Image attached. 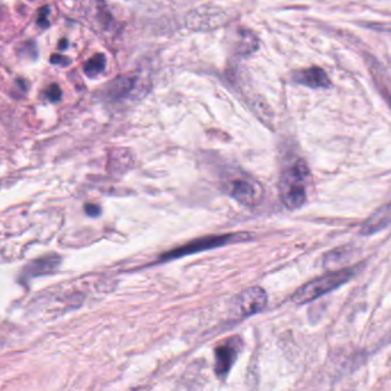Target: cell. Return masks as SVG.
Wrapping results in <instances>:
<instances>
[{"mask_svg":"<svg viewBox=\"0 0 391 391\" xmlns=\"http://www.w3.org/2000/svg\"><path fill=\"white\" fill-rule=\"evenodd\" d=\"M310 170L303 160H296L285 169L280 178V198L287 209L295 210L307 202Z\"/></svg>","mask_w":391,"mask_h":391,"instance_id":"6da1fadb","label":"cell"},{"mask_svg":"<svg viewBox=\"0 0 391 391\" xmlns=\"http://www.w3.org/2000/svg\"><path fill=\"white\" fill-rule=\"evenodd\" d=\"M355 275V269L340 270L330 272L317 278L315 280L305 283L296 290L292 296V301L296 304H307L315 301L328 293L345 285Z\"/></svg>","mask_w":391,"mask_h":391,"instance_id":"7a4b0ae2","label":"cell"},{"mask_svg":"<svg viewBox=\"0 0 391 391\" xmlns=\"http://www.w3.org/2000/svg\"><path fill=\"white\" fill-rule=\"evenodd\" d=\"M249 239H250V235L248 233H230L201 238V239L194 240L192 243H187L183 247L164 253L160 257V260L161 262H167V260H176V258H181V257L201 253V251L218 248V247L230 245V243H243V241H247Z\"/></svg>","mask_w":391,"mask_h":391,"instance_id":"3957f363","label":"cell"},{"mask_svg":"<svg viewBox=\"0 0 391 391\" xmlns=\"http://www.w3.org/2000/svg\"><path fill=\"white\" fill-rule=\"evenodd\" d=\"M228 188L232 198L247 207H255L263 199L264 190L262 185L245 176L233 179Z\"/></svg>","mask_w":391,"mask_h":391,"instance_id":"277c9868","label":"cell"},{"mask_svg":"<svg viewBox=\"0 0 391 391\" xmlns=\"http://www.w3.org/2000/svg\"><path fill=\"white\" fill-rule=\"evenodd\" d=\"M225 18L220 9L213 5H205L199 9H193L185 19L186 26L191 30L196 31H208L222 26Z\"/></svg>","mask_w":391,"mask_h":391,"instance_id":"5b68a950","label":"cell"},{"mask_svg":"<svg viewBox=\"0 0 391 391\" xmlns=\"http://www.w3.org/2000/svg\"><path fill=\"white\" fill-rule=\"evenodd\" d=\"M241 347H243V341L238 336H234L217 347L215 351V360H216L215 371L218 377H225L228 372L231 371L241 351Z\"/></svg>","mask_w":391,"mask_h":391,"instance_id":"8992f818","label":"cell"},{"mask_svg":"<svg viewBox=\"0 0 391 391\" xmlns=\"http://www.w3.org/2000/svg\"><path fill=\"white\" fill-rule=\"evenodd\" d=\"M268 304V294L260 287L245 289L238 298V309L240 315L247 318L262 313Z\"/></svg>","mask_w":391,"mask_h":391,"instance_id":"52a82bcc","label":"cell"},{"mask_svg":"<svg viewBox=\"0 0 391 391\" xmlns=\"http://www.w3.org/2000/svg\"><path fill=\"white\" fill-rule=\"evenodd\" d=\"M391 224V201L379 208L370 218L362 225L360 233L364 235H371L382 231Z\"/></svg>","mask_w":391,"mask_h":391,"instance_id":"ba28073f","label":"cell"},{"mask_svg":"<svg viewBox=\"0 0 391 391\" xmlns=\"http://www.w3.org/2000/svg\"><path fill=\"white\" fill-rule=\"evenodd\" d=\"M294 81L311 88H325L330 85L327 73L319 67H311L298 71L294 75Z\"/></svg>","mask_w":391,"mask_h":391,"instance_id":"9c48e42d","label":"cell"},{"mask_svg":"<svg viewBox=\"0 0 391 391\" xmlns=\"http://www.w3.org/2000/svg\"><path fill=\"white\" fill-rule=\"evenodd\" d=\"M59 263H60V258L58 256L52 255V256L43 257L41 260L32 262L24 272V275L26 279L39 277L47 272L54 271L58 268Z\"/></svg>","mask_w":391,"mask_h":391,"instance_id":"30bf717a","label":"cell"},{"mask_svg":"<svg viewBox=\"0 0 391 391\" xmlns=\"http://www.w3.org/2000/svg\"><path fill=\"white\" fill-rule=\"evenodd\" d=\"M136 85V77L122 76L115 79L113 82L109 83L108 90H107V96L113 100L122 99L124 96H128Z\"/></svg>","mask_w":391,"mask_h":391,"instance_id":"8fae6325","label":"cell"},{"mask_svg":"<svg viewBox=\"0 0 391 391\" xmlns=\"http://www.w3.org/2000/svg\"><path fill=\"white\" fill-rule=\"evenodd\" d=\"M258 49V39L253 32L243 30L240 37L239 52L243 56L250 54Z\"/></svg>","mask_w":391,"mask_h":391,"instance_id":"7c38bea8","label":"cell"},{"mask_svg":"<svg viewBox=\"0 0 391 391\" xmlns=\"http://www.w3.org/2000/svg\"><path fill=\"white\" fill-rule=\"evenodd\" d=\"M106 68V56L103 54H96L84 66V73L90 77L96 76L103 73Z\"/></svg>","mask_w":391,"mask_h":391,"instance_id":"4fadbf2b","label":"cell"},{"mask_svg":"<svg viewBox=\"0 0 391 391\" xmlns=\"http://www.w3.org/2000/svg\"><path fill=\"white\" fill-rule=\"evenodd\" d=\"M61 88H59L58 85L53 84L51 85L50 88H47V99L52 101V103H56V101H59V100L61 99Z\"/></svg>","mask_w":391,"mask_h":391,"instance_id":"5bb4252c","label":"cell"},{"mask_svg":"<svg viewBox=\"0 0 391 391\" xmlns=\"http://www.w3.org/2000/svg\"><path fill=\"white\" fill-rule=\"evenodd\" d=\"M49 14H50V11H49V7H43L41 9L39 13V18H37V24L41 28H46L49 26Z\"/></svg>","mask_w":391,"mask_h":391,"instance_id":"9a60e30c","label":"cell"},{"mask_svg":"<svg viewBox=\"0 0 391 391\" xmlns=\"http://www.w3.org/2000/svg\"><path fill=\"white\" fill-rule=\"evenodd\" d=\"M85 213H88V216L98 217L101 213V209L96 205H85Z\"/></svg>","mask_w":391,"mask_h":391,"instance_id":"2e32d148","label":"cell"},{"mask_svg":"<svg viewBox=\"0 0 391 391\" xmlns=\"http://www.w3.org/2000/svg\"><path fill=\"white\" fill-rule=\"evenodd\" d=\"M51 62L54 64H60V66H68V64H71V60L67 58H64V56H52V58H51Z\"/></svg>","mask_w":391,"mask_h":391,"instance_id":"e0dca14e","label":"cell"},{"mask_svg":"<svg viewBox=\"0 0 391 391\" xmlns=\"http://www.w3.org/2000/svg\"><path fill=\"white\" fill-rule=\"evenodd\" d=\"M67 41H64V39H62L61 41H60V45H59V47L61 49V50H64V49H66V46H67Z\"/></svg>","mask_w":391,"mask_h":391,"instance_id":"ac0fdd59","label":"cell"},{"mask_svg":"<svg viewBox=\"0 0 391 391\" xmlns=\"http://www.w3.org/2000/svg\"><path fill=\"white\" fill-rule=\"evenodd\" d=\"M387 100H388L389 103L391 105V96L390 93H388V96H387Z\"/></svg>","mask_w":391,"mask_h":391,"instance_id":"d6986e66","label":"cell"}]
</instances>
